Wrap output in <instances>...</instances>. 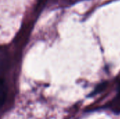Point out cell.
I'll return each mask as SVG.
<instances>
[{"mask_svg": "<svg viewBox=\"0 0 120 119\" xmlns=\"http://www.w3.org/2000/svg\"><path fill=\"white\" fill-rule=\"evenodd\" d=\"M108 84V82H103V83L99 84V85L96 87V88L95 89V90H94L90 95H91V96H93V95H96V94H98V93H99L103 91V90L107 88Z\"/></svg>", "mask_w": 120, "mask_h": 119, "instance_id": "obj_1", "label": "cell"}, {"mask_svg": "<svg viewBox=\"0 0 120 119\" xmlns=\"http://www.w3.org/2000/svg\"><path fill=\"white\" fill-rule=\"evenodd\" d=\"M1 106L4 105L5 98L6 97V86H4V81L1 82Z\"/></svg>", "mask_w": 120, "mask_h": 119, "instance_id": "obj_2", "label": "cell"}, {"mask_svg": "<svg viewBox=\"0 0 120 119\" xmlns=\"http://www.w3.org/2000/svg\"><path fill=\"white\" fill-rule=\"evenodd\" d=\"M118 90H119V93H118V97H119V98L120 99V83H119V88H118Z\"/></svg>", "mask_w": 120, "mask_h": 119, "instance_id": "obj_3", "label": "cell"}]
</instances>
